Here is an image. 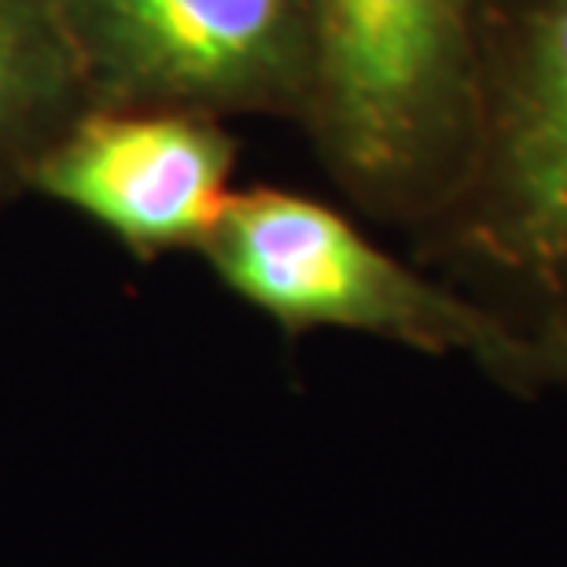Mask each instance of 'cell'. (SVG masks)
<instances>
[{
    "mask_svg": "<svg viewBox=\"0 0 567 567\" xmlns=\"http://www.w3.org/2000/svg\"><path fill=\"white\" fill-rule=\"evenodd\" d=\"M306 126L332 174L380 214L439 218L475 130L483 0H310Z\"/></svg>",
    "mask_w": 567,
    "mask_h": 567,
    "instance_id": "obj_1",
    "label": "cell"
},
{
    "mask_svg": "<svg viewBox=\"0 0 567 567\" xmlns=\"http://www.w3.org/2000/svg\"><path fill=\"white\" fill-rule=\"evenodd\" d=\"M199 251L236 299L288 336L343 328L435 358L464 354L508 388H538L535 339L399 262L310 196H233Z\"/></svg>",
    "mask_w": 567,
    "mask_h": 567,
    "instance_id": "obj_2",
    "label": "cell"
},
{
    "mask_svg": "<svg viewBox=\"0 0 567 567\" xmlns=\"http://www.w3.org/2000/svg\"><path fill=\"white\" fill-rule=\"evenodd\" d=\"M453 247L567 313V0H483Z\"/></svg>",
    "mask_w": 567,
    "mask_h": 567,
    "instance_id": "obj_3",
    "label": "cell"
},
{
    "mask_svg": "<svg viewBox=\"0 0 567 567\" xmlns=\"http://www.w3.org/2000/svg\"><path fill=\"white\" fill-rule=\"evenodd\" d=\"M89 96L107 107L306 118L310 0H55Z\"/></svg>",
    "mask_w": 567,
    "mask_h": 567,
    "instance_id": "obj_4",
    "label": "cell"
},
{
    "mask_svg": "<svg viewBox=\"0 0 567 567\" xmlns=\"http://www.w3.org/2000/svg\"><path fill=\"white\" fill-rule=\"evenodd\" d=\"M236 141L210 115L169 107L82 111L41 152L30 185L137 258L203 247L233 192Z\"/></svg>",
    "mask_w": 567,
    "mask_h": 567,
    "instance_id": "obj_5",
    "label": "cell"
},
{
    "mask_svg": "<svg viewBox=\"0 0 567 567\" xmlns=\"http://www.w3.org/2000/svg\"><path fill=\"white\" fill-rule=\"evenodd\" d=\"M89 85L55 0H0V196L85 111Z\"/></svg>",
    "mask_w": 567,
    "mask_h": 567,
    "instance_id": "obj_6",
    "label": "cell"
},
{
    "mask_svg": "<svg viewBox=\"0 0 567 567\" xmlns=\"http://www.w3.org/2000/svg\"><path fill=\"white\" fill-rule=\"evenodd\" d=\"M535 369L538 383H567V313L549 317L546 328L535 336Z\"/></svg>",
    "mask_w": 567,
    "mask_h": 567,
    "instance_id": "obj_7",
    "label": "cell"
}]
</instances>
